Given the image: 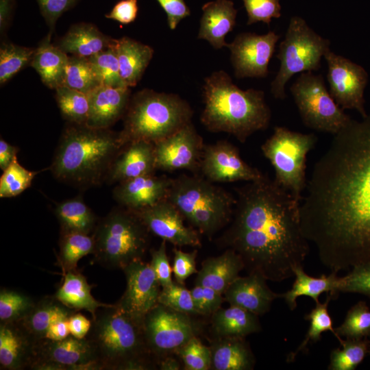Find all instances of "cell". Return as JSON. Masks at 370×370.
Instances as JSON below:
<instances>
[{"label": "cell", "instance_id": "1", "mask_svg": "<svg viewBox=\"0 0 370 370\" xmlns=\"http://www.w3.org/2000/svg\"><path fill=\"white\" fill-rule=\"evenodd\" d=\"M306 189L301 227L321 263L336 273L370 265V114L334 135Z\"/></svg>", "mask_w": 370, "mask_h": 370}, {"label": "cell", "instance_id": "2", "mask_svg": "<svg viewBox=\"0 0 370 370\" xmlns=\"http://www.w3.org/2000/svg\"><path fill=\"white\" fill-rule=\"evenodd\" d=\"M232 219L217 239L241 258L248 274L282 282L294 276L309 252L299 206L274 179L264 175L236 188Z\"/></svg>", "mask_w": 370, "mask_h": 370}, {"label": "cell", "instance_id": "3", "mask_svg": "<svg viewBox=\"0 0 370 370\" xmlns=\"http://www.w3.org/2000/svg\"><path fill=\"white\" fill-rule=\"evenodd\" d=\"M124 146L120 132L73 124L63 132L49 169L62 182L79 188L97 186L106 182Z\"/></svg>", "mask_w": 370, "mask_h": 370}, {"label": "cell", "instance_id": "4", "mask_svg": "<svg viewBox=\"0 0 370 370\" xmlns=\"http://www.w3.org/2000/svg\"><path fill=\"white\" fill-rule=\"evenodd\" d=\"M203 89L205 106L200 121L208 130L230 134L244 143L269 127L271 111L264 91L241 89L222 70L207 77Z\"/></svg>", "mask_w": 370, "mask_h": 370}, {"label": "cell", "instance_id": "5", "mask_svg": "<svg viewBox=\"0 0 370 370\" xmlns=\"http://www.w3.org/2000/svg\"><path fill=\"white\" fill-rule=\"evenodd\" d=\"M91 322L86 338L95 350L101 370L158 369V362L146 345L142 323L116 304L98 310Z\"/></svg>", "mask_w": 370, "mask_h": 370}, {"label": "cell", "instance_id": "6", "mask_svg": "<svg viewBox=\"0 0 370 370\" xmlns=\"http://www.w3.org/2000/svg\"><path fill=\"white\" fill-rule=\"evenodd\" d=\"M193 113L177 95L144 89L131 97L120 134L125 145L136 140L156 143L190 123Z\"/></svg>", "mask_w": 370, "mask_h": 370}, {"label": "cell", "instance_id": "7", "mask_svg": "<svg viewBox=\"0 0 370 370\" xmlns=\"http://www.w3.org/2000/svg\"><path fill=\"white\" fill-rule=\"evenodd\" d=\"M167 199L209 239L229 224L236 203L231 193L198 173L173 178Z\"/></svg>", "mask_w": 370, "mask_h": 370}, {"label": "cell", "instance_id": "8", "mask_svg": "<svg viewBox=\"0 0 370 370\" xmlns=\"http://www.w3.org/2000/svg\"><path fill=\"white\" fill-rule=\"evenodd\" d=\"M149 230L133 211L119 206L99 219L92 234L94 260L110 269L142 260L149 245Z\"/></svg>", "mask_w": 370, "mask_h": 370}, {"label": "cell", "instance_id": "9", "mask_svg": "<svg viewBox=\"0 0 370 370\" xmlns=\"http://www.w3.org/2000/svg\"><path fill=\"white\" fill-rule=\"evenodd\" d=\"M330 40L316 33L304 18L291 17L276 55L280 65L271 83L273 96L284 99L285 86L295 74L319 70L321 59L330 50Z\"/></svg>", "mask_w": 370, "mask_h": 370}, {"label": "cell", "instance_id": "10", "mask_svg": "<svg viewBox=\"0 0 370 370\" xmlns=\"http://www.w3.org/2000/svg\"><path fill=\"white\" fill-rule=\"evenodd\" d=\"M317 140L313 133L304 134L275 126L260 147L274 169L275 181L299 202L306 186L307 155Z\"/></svg>", "mask_w": 370, "mask_h": 370}, {"label": "cell", "instance_id": "11", "mask_svg": "<svg viewBox=\"0 0 370 370\" xmlns=\"http://www.w3.org/2000/svg\"><path fill=\"white\" fill-rule=\"evenodd\" d=\"M290 90L303 123L310 129L335 135L352 121L332 97L320 74L300 73Z\"/></svg>", "mask_w": 370, "mask_h": 370}, {"label": "cell", "instance_id": "12", "mask_svg": "<svg viewBox=\"0 0 370 370\" xmlns=\"http://www.w3.org/2000/svg\"><path fill=\"white\" fill-rule=\"evenodd\" d=\"M191 316L159 303L145 316L142 327L145 343L158 362L201 332V324Z\"/></svg>", "mask_w": 370, "mask_h": 370}, {"label": "cell", "instance_id": "13", "mask_svg": "<svg viewBox=\"0 0 370 370\" xmlns=\"http://www.w3.org/2000/svg\"><path fill=\"white\" fill-rule=\"evenodd\" d=\"M29 369L101 370V367L90 342L86 337L70 334L62 340L45 338L36 342Z\"/></svg>", "mask_w": 370, "mask_h": 370}, {"label": "cell", "instance_id": "14", "mask_svg": "<svg viewBox=\"0 0 370 370\" xmlns=\"http://www.w3.org/2000/svg\"><path fill=\"white\" fill-rule=\"evenodd\" d=\"M323 58L328 65L327 79L332 97L342 109L356 110L365 117L364 91L368 82L365 69L331 50Z\"/></svg>", "mask_w": 370, "mask_h": 370}, {"label": "cell", "instance_id": "15", "mask_svg": "<svg viewBox=\"0 0 370 370\" xmlns=\"http://www.w3.org/2000/svg\"><path fill=\"white\" fill-rule=\"evenodd\" d=\"M280 36L273 31L265 34L243 32L227 43L234 75L238 79L266 77L269 64Z\"/></svg>", "mask_w": 370, "mask_h": 370}, {"label": "cell", "instance_id": "16", "mask_svg": "<svg viewBox=\"0 0 370 370\" xmlns=\"http://www.w3.org/2000/svg\"><path fill=\"white\" fill-rule=\"evenodd\" d=\"M199 172L214 183L251 182L264 175L258 169L245 162L236 146L226 140L204 145Z\"/></svg>", "mask_w": 370, "mask_h": 370}, {"label": "cell", "instance_id": "17", "mask_svg": "<svg viewBox=\"0 0 370 370\" xmlns=\"http://www.w3.org/2000/svg\"><path fill=\"white\" fill-rule=\"evenodd\" d=\"M126 288L115 304L138 322L158 303L160 284L150 264L142 260L131 262L123 269Z\"/></svg>", "mask_w": 370, "mask_h": 370}, {"label": "cell", "instance_id": "18", "mask_svg": "<svg viewBox=\"0 0 370 370\" xmlns=\"http://www.w3.org/2000/svg\"><path fill=\"white\" fill-rule=\"evenodd\" d=\"M154 145L157 169L169 172L184 169L193 173L199 171L205 144L192 122Z\"/></svg>", "mask_w": 370, "mask_h": 370}, {"label": "cell", "instance_id": "19", "mask_svg": "<svg viewBox=\"0 0 370 370\" xmlns=\"http://www.w3.org/2000/svg\"><path fill=\"white\" fill-rule=\"evenodd\" d=\"M134 212L150 232L175 246H201L199 232L186 226L184 217L168 199Z\"/></svg>", "mask_w": 370, "mask_h": 370}, {"label": "cell", "instance_id": "20", "mask_svg": "<svg viewBox=\"0 0 370 370\" xmlns=\"http://www.w3.org/2000/svg\"><path fill=\"white\" fill-rule=\"evenodd\" d=\"M172 179L151 173L127 180L117 184L112 197L120 206L138 211L167 199Z\"/></svg>", "mask_w": 370, "mask_h": 370}, {"label": "cell", "instance_id": "21", "mask_svg": "<svg viewBox=\"0 0 370 370\" xmlns=\"http://www.w3.org/2000/svg\"><path fill=\"white\" fill-rule=\"evenodd\" d=\"M156 169L153 143L136 140L127 143L114 158L106 182L108 184L155 173Z\"/></svg>", "mask_w": 370, "mask_h": 370}, {"label": "cell", "instance_id": "22", "mask_svg": "<svg viewBox=\"0 0 370 370\" xmlns=\"http://www.w3.org/2000/svg\"><path fill=\"white\" fill-rule=\"evenodd\" d=\"M267 280L256 273L238 276L223 294L225 301L258 316L268 312L273 301L282 298V294L272 291Z\"/></svg>", "mask_w": 370, "mask_h": 370}, {"label": "cell", "instance_id": "23", "mask_svg": "<svg viewBox=\"0 0 370 370\" xmlns=\"http://www.w3.org/2000/svg\"><path fill=\"white\" fill-rule=\"evenodd\" d=\"M129 87L100 85L88 95L89 113L86 125L110 128L123 117L131 98Z\"/></svg>", "mask_w": 370, "mask_h": 370}, {"label": "cell", "instance_id": "24", "mask_svg": "<svg viewBox=\"0 0 370 370\" xmlns=\"http://www.w3.org/2000/svg\"><path fill=\"white\" fill-rule=\"evenodd\" d=\"M35 344L18 321L0 323L1 369H29Z\"/></svg>", "mask_w": 370, "mask_h": 370}, {"label": "cell", "instance_id": "25", "mask_svg": "<svg viewBox=\"0 0 370 370\" xmlns=\"http://www.w3.org/2000/svg\"><path fill=\"white\" fill-rule=\"evenodd\" d=\"M198 38L206 40L214 49L227 46L226 35L236 25L237 10L231 0H215L202 6Z\"/></svg>", "mask_w": 370, "mask_h": 370}, {"label": "cell", "instance_id": "26", "mask_svg": "<svg viewBox=\"0 0 370 370\" xmlns=\"http://www.w3.org/2000/svg\"><path fill=\"white\" fill-rule=\"evenodd\" d=\"M243 269L244 264L240 256L234 250L226 249L222 254L202 262L195 285L208 286L223 295Z\"/></svg>", "mask_w": 370, "mask_h": 370}, {"label": "cell", "instance_id": "27", "mask_svg": "<svg viewBox=\"0 0 370 370\" xmlns=\"http://www.w3.org/2000/svg\"><path fill=\"white\" fill-rule=\"evenodd\" d=\"M212 370H252L256 358L242 337H213L210 340Z\"/></svg>", "mask_w": 370, "mask_h": 370}, {"label": "cell", "instance_id": "28", "mask_svg": "<svg viewBox=\"0 0 370 370\" xmlns=\"http://www.w3.org/2000/svg\"><path fill=\"white\" fill-rule=\"evenodd\" d=\"M77 312L63 304L54 295H48L36 301L31 310L18 322L36 343L46 338L54 323L69 319Z\"/></svg>", "mask_w": 370, "mask_h": 370}, {"label": "cell", "instance_id": "29", "mask_svg": "<svg viewBox=\"0 0 370 370\" xmlns=\"http://www.w3.org/2000/svg\"><path fill=\"white\" fill-rule=\"evenodd\" d=\"M114 47L123 83L129 88L136 86L152 59L153 48L127 36L115 39Z\"/></svg>", "mask_w": 370, "mask_h": 370}, {"label": "cell", "instance_id": "30", "mask_svg": "<svg viewBox=\"0 0 370 370\" xmlns=\"http://www.w3.org/2000/svg\"><path fill=\"white\" fill-rule=\"evenodd\" d=\"M115 41L91 23L73 25L60 39L58 47L65 53L78 57L90 58L110 47Z\"/></svg>", "mask_w": 370, "mask_h": 370}, {"label": "cell", "instance_id": "31", "mask_svg": "<svg viewBox=\"0 0 370 370\" xmlns=\"http://www.w3.org/2000/svg\"><path fill=\"white\" fill-rule=\"evenodd\" d=\"M213 337H242L262 330L258 315L236 306L220 308L211 315Z\"/></svg>", "mask_w": 370, "mask_h": 370}, {"label": "cell", "instance_id": "32", "mask_svg": "<svg viewBox=\"0 0 370 370\" xmlns=\"http://www.w3.org/2000/svg\"><path fill=\"white\" fill-rule=\"evenodd\" d=\"M50 40L47 36L35 49L30 65L46 86L56 90L64 84L69 56L58 46L52 45Z\"/></svg>", "mask_w": 370, "mask_h": 370}, {"label": "cell", "instance_id": "33", "mask_svg": "<svg viewBox=\"0 0 370 370\" xmlns=\"http://www.w3.org/2000/svg\"><path fill=\"white\" fill-rule=\"evenodd\" d=\"M64 274L63 282L53 295L63 304L76 311L85 310L91 313L92 318L100 308L113 304L101 303L91 294V286L86 278L76 270Z\"/></svg>", "mask_w": 370, "mask_h": 370}, {"label": "cell", "instance_id": "34", "mask_svg": "<svg viewBox=\"0 0 370 370\" xmlns=\"http://www.w3.org/2000/svg\"><path fill=\"white\" fill-rule=\"evenodd\" d=\"M293 273L295 279L292 288L282 294V298L291 310L296 308V301L300 296L310 297L317 304L323 293L330 295L332 299L339 293L337 290L339 277L336 273L331 272L328 276L322 274L319 278H314L305 273L303 266L296 267Z\"/></svg>", "mask_w": 370, "mask_h": 370}, {"label": "cell", "instance_id": "35", "mask_svg": "<svg viewBox=\"0 0 370 370\" xmlns=\"http://www.w3.org/2000/svg\"><path fill=\"white\" fill-rule=\"evenodd\" d=\"M55 214L60 223V233H93L99 219L92 209L77 196L58 203Z\"/></svg>", "mask_w": 370, "mask_h": 370}, {"label": "cell", "instance_id": "36", "mask_svg": "<svg viewBox=\"0 0 370 370\" xmlns=\"http://www.w3.org/2000/svg\"><path fill=\"white\" fill-rule=\"evenodd\" d=\"M93 250L92 234L79 232L60 233L57 259L63 273L76 270L78 261L82 257L92 254Z\"/></svg>", "mask_w": 370, "mask_h": 370}, {"label": "cell", "instance_id": "37", "mask_svg": "<svg viewBox=\"0 0 370 370\" xmlns=\"http://www.w3.org/2000/svg\"><path fill=\"white\" fill-rule=\"evenodd\" d=\"M56 99L64 119L73 124H86L89 113L88 94L62 85L56 89Z\"/></svg>", "mask_w": 370, "mask_h": 370}, {"label": "cell", "instance_id": "38", "mask_svg": "<svg viewBox=\"0 0 370 370\" xmlns=\"http://www.w3.org/2000/svg\"><path fill=\"white\" fill-rule=\"evenodd\" d=\"M342 349L336 348L330 354L329 370H354L360 365L370 348V341L362 338H346L343 340Z\"/></svg>", "mask_w": 370, "mask_h": 370}, {"label": "cell", "instance_id": "39", "mask_svg": "<svg viewBox=\"0 0 370 370\" xmlns=\"http://www.w3.org/2000/svg\"><path fill=\"white\" fill-rule=\"evenodd\" d=\"M331 299V296L327 294L325 302L317 303L315 308L304 317L306 320L310 321V327L302 343L295 352L288 355L287 362L293 361L299 352L305 351L309 342L319 341L323 332L330 331L335 336L333 321L328 312V305Z\"/></svg>", "mask_w": 370, "mask_h": 370}, {"label": "cell", "instance_id": "40", "mask_svg": "<svg viewBox=\"0 0 370 370\" xmlns=\"http://www.w3.org/2000/svg\"><path fill=\"white\" fill-rule=\"evenodd\" d=\"M63 85L88 94L101 84L88 58L71 56Z\"/></svg>", "mask_w": 370, "mask_h": 370}, {"label": "cell", "instance_id": "41", "mask_svg": "<svg viewBox=\"0 0 370 370\" xmlns=\"http://www.w3.org/2000/svg\"><path fill=\"white\" fill-rule=\"evenodd\" d=\"M335 337L340 344L341 336L362 338L370 336V310L366 302L360 301L348 311L343 323L334 328Z\"/></svg>", "mask_w": 370, "mask_h": 370}, {"label": "cell", "instance_id": "42", "mask_svg": "<svg viewBox=\"0 0 370 370\" xmlns=\"http://www.w3.org/2000/svg\"><path fill=\"white\" fill-rule=\"evenodd\" d=\"M35 49L13 43H3L0 48V84H4L18 72L30 64Z\"/></svg>", "mask_w": 370, "mask_h": 370}, {"label": "cell", "instance_id": "43", "mask_svg": "<svg viewBox=\"0 0 370 370\" xmlns=\"http://www.w3.org/2000/svg\"><path fill=\"white\" fill-rule=\"evenodd\" d=\"M36 301L15 290L1 288L0 291V323L21 320L34 307Z\"/></svg>", "mask_w": 370, "mask_h": 370}, {"label": "cell", "instance_id": "44", "mask_svg": "<svg viewBox=\"0 0 370 370\" xmlns=\"http://www.w3.org/2000/svg\"><path fill=\"white\" fill-rule=\"evenodd\" d=\"M114 44L107 49L88 58L92 65L101 85L127 87L121 77Z\"/></svg>", "mask_w": 370, "mask_h": 370}, {"label": "cell", "instance_id": "45", "mask_svg": "<svg viewBox=\"0 0 370 370\" xmlns=\"http://www.w3.org/2000/svg\"><path fill=\"white\" fill-rule=\"evenodd\" d=\"M38 171H32L21 166L17 158L4 171L0 178V197H16L31 186Z\"/></svg>", "mask_w": 370, "mask_h": 370}, {"label": "cell", "instance_id": "46", "mask_svg": "<svg viewBox=\"0 0 370 370\" xmlns=\"http://www.w3.org/2000/svg\"><path fill=\"white\" fill-rule=\"evenodd\" d=\"M184 365L185 370H209L211 367L210 347L202 343L198 336H194L179 348L175 354Z\"/></svg>", "mask_w": 370, "mask_h": 370}, {"label": "cell", "instance_id": "47", "mask_svg": "<svg viewBox=\"0 0 370 370\" xmlns=\"http://www.w3.org/2000/svg\"><path fill=\"white\" fill-rule=\"evenodd\" d=\"M158 303L190 315L198 314L190 291L178 283L173 282L171 285L162 288L158 297Z\"/></svg>", "mask_w": 370, "mask_h": 370}, {"label": "cell", "instance_id": "48", "mask_svg": "<svg viewBox=\"0 0 370 370\" xmlns=\"http://www.w3.org/2000/svg\"><path fill=\"white\" fill-rule=\"evenodd\" d=\"M247 13V25L263 22L269 25L273 18L281 16L280 0H243Z\"/></svg>", "mask_w": 370, "mask_h": 370}, {"label": "cell", "instance_id": "49", "mask_svg": "<svg viewBox=\"0 0 370 370\" xmlns=\"http://www.w3.org/2000/svg\"><path fill=\"white\" fill-rule=\"evenodd\" d=\"M338 293H354L370 298V265H360L352 268L346 275L339 277Z\"/></svg>", "mask_w": 370, "mask_h": 370}, {"label": "cell", "instance_id": "50", "mask_svg": "<svg viewBox=\"0 0 370 370\" xmlns=\"http://www.w3.org/2000/svg\"><path fill=\"white\" fill-rule=\"evenodd\" d=\"M195 308L199 315H212L225 301L223 295L212 288L195 285L190 290Z\"/></svg>", "mask_w": 370, "mask_h": 370}, {"label": "cell", "instance_id": "51", "mask_svg": "<svg viewBox=\"0 0 370 370\" xmlns=\"http://www.w3.org/2000/svg\"><path fill=\"white\" fill-rule=\"evenodd\" d=\"M174 260L172 271L176 282L184 285L185 280L192 274L197 273L196 258L197 251L185 252L181 249H173Z\"/></svg>", "mask_w": 370, "mask_h": 370}, {"label": "cell", "instance_id": "52", "mask_svg": "<svg viewBox=\"0 0 370 370\" xmlns=\"http://www.w3.org/2000/svg\"><path fill=\"white\" fill-rule=\"evenodd\" d=\"M166 241L162 240L157 249L151 251L150 264L162 288L169 286L173 283L171 278L172 269L166 255Z\"/></svg>", "mask_w": 370, "mask_h": 370}, {"label": "cell", "instance_id": "53", "mask_svg": "<svg viewBox=\"0 0 370 370\" xmlns=\"http://www.w3.org/2000/svg\"><path fill=\"white\" fill-rule=\"evenodd\" d=\"M77 0H37L41 14L50 27L51 37L58 19L71 9Z\"/></svg>", "mask_w": 370, "mask_h": 370}, {"label": "cell", "instance_id": "54", "mask_svg": "<svg viewBox=\"0 0 370 370\" xmlns=\"http://www.w3.org/2000/svg\"><path fill=\"white\" fill-rule=\"evenodd\" d=\"M167 16V23L174 30L179 23L190 14V10L184 0H156Z\"/></svg>", "mask_w": 370, "mask_h": 370}, {"label": "cell", "instance_id": "55", "mask_svg": "<svg viewBox=\"0 0 370 370\" xmlns=\"http://www.w3.org/2000/svg\"><path fill=\"white\" fill-rule=\"evenodd\" d=\"M138 11L137 0H121L105 16L121 24L127 25L136 20Z\"/></svg>", "mask_w": 370, "mask_h": 370}, {"label": "cell", "instance_id": "56", "mask_svg": "<svg viewBox=\"0 0 370 370\" xmlns=\"http://www.w3.org/2000/svg\"><path fill=\"white\" fill-rule=\"evenodd\" d=\"M91 324V321L77 312L69 319L70 334L78 338H84L88 334Z\"/></svg>", "mask_w": 370, "mask_h": 370}, {"label": "cell", "instance_id": "57", "mask_svg": "<svg viewBox=\"0 0 370 370\" xmlns=\"http://www.w3.org/2000/svg\"><path fill=\"white\" fill-rule=\"evenodd\" d=\"M18 148L12 145L4 139L0 140V169L4 171L8 168L14 160L17 158L16 155Z\"/></svg>", "mask_w": 370, "mask_h": 370}, {"label": "cell", "instance_id": "58", "mask_svg": "<svg viewBox=\"0 0 370 370\" xmlns=\"http://www.w3.org/2000/svg\"><path fill=\"white\" fill-rule=\"evenodd\" d=\"M69 335V319H64L54 323L48 331L45 338L58 341Z\"/></svg>", "mask_w": 370, "mask_h": 370}, {"label": "cell", "instance_id": "59", "mask_svg": "<svg viewBox=\"0 0 370 370\" xmlns=\"http://www.w3.org/2000/svg\"><path fill=\"white\" fill-rule=\"evenodd\" d=\"M14 0H0V30L3 33L11 20Z\"/></svg>", "mask_w": 370, "mask_h": 370}, {"label": "cell", "instance_id": "60", "mask_svg": "<svg viewBox=\"0 0 370 370\" xmlns=\"http://www.w3.org/2000/svg\"><path fill=\"white\" fill-rule=\"evenodd\" d=\"M173 355L167 356L160 360L158 369L160 370H179L182 366L180 362Z\"/></svg>", "mask_w": 370, "mask_h": 370}, {"label": "cell", "instance_id": "61", "mask_svg": "<svg viewBox=\"0 0 370 370\" xmlns=\"http://www.w3.org/2000/svg\"><path fill=\"white\" fill-rule=\"evenodd\" d=\"M369 354H370V348H369Z\"/></svg>", "mask_w": 370, "mask_h": 370}]
</instances>
